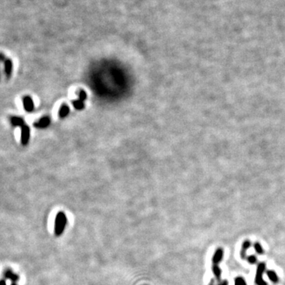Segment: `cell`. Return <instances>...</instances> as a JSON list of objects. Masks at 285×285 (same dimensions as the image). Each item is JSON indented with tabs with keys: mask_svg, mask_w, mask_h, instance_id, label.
Listing matches in <instances>:
<instances>
[{
	"mask_svg": "<svg viewBox=\"0 0 285 285\" xmlns=\"http://www.w3.org/2000/svg\"><path fill=\"white\" fill-rule=\"evenodd\" d=\"M72 104H73V106H74V109H77V110H82V109H84V107H85L84 102L82 101L79 100H79L72 101Z\"/></svg>",
	"mask_w": 285,
	"mask_h": 285,
	"instance_id": "obj_11",
	"label": "cell"
},
{
	"mask_svg": "<svg viewBox=\"0 0 285 285\" xmlns=\"http://www.w3.org/2000/svg\"><path fill=\"white\" fill-rule=\"evenodd\" d=\"M250 246H251V243L249 240H246L245 242H243V244H242V249H241V252H240L242 258L247 259V257L246 256V251H247V249L250 247Z\"/></svg>",
	"mask_w": 285,
	"mask_h": 285,
	"instance_id": "obj_8",
	"label": "cell"
},
{
	"mask_svg": "<svg viewBox=\"0 0 285 285\" xmlns=\"http://www.w3.org/2000/svg\"><path fill=\"white\" fill-rule=\"evenodd\" d=\"M222 258H223V250L222 248H218L212 257L213 265H218L222 260Z\"/></svg>",
	"mask_w": 285,
	"mask_h": 285,
	"instance_id": "obj_6",
	"label": "cell"
},
{
	"mask_svg": "<svg viewBox=\"0 0 285 285\" xmlns=\"http://www.w3.org/2000/svg\"><path fill=\"white\" fill-rule=\"evenodd\" d=\"M266 266L265 263H260L257 266L255 277V283H257V285H268V283L263 280V274L266 271Z\"/></svg>",
	"mask_w": 285,
	"mask_h": 285,
	"instance_id": "obj_2",
	"label": "cell"
},
{
	"mask_svg": "<svg viewBox=\"0 0 285 285\" xmlns=\"http://www.w3.org/2000/svg\"><path fill=\"white\" fill-rule=\"evenodd\" d=\"M69 112H70L69 107H68L67 105L63 104L62 106H60V108H59V117H60V118L63 119V118H65V117H66L68 114H69Z\"/></svg>",
	"mask_w": 285,
	"mask_h": 285,
	"instance_id": "obj_9",
	"label": "cell"
},
{
	"mask_svg": "<svg viewBox=\"0 0 285 285\" xmlns=\"http://www.w3.org/2000/svg\"><path fill=\"white\" fill-rule=\"evenodd\" d=\"M234 285H246V283L242 277H237L234 280Z\"/></svg>",
	"mask_w": 285,
	"mask_h": 285,
	"instance_id": "obj_17",
	"label": "cell"
},
{
	"mask_svg": "<svg viewBox=\"0 0 285 285\" xmlns=\"http://www.w3.org/2000/svg\"><path fill=\"white\" fill-rule=\"evenodd\" d=\"M30 136V129L28 125L25 124L22 127V134H21V143L22 145L25 146L28 144Z\"/></svg>",
	"mask_w": 285,
	"mask_h": 285,
	"instance_id": "obj_3",
	"label": "cell"
},
{
	"mask_svg": "<svg viewBox=\"0 0 285 285\" xmlns=\"http://www.w3.org/2000/svg\"><path fill=\"white\" fill-rule=\"evenodd\" d=\"M219 285H228V283L227 280H224V281H222Z\"/></svg>",
	"mask_w": 285,
	"mask_h": 285,
	"instance_id": "obj_19",
	"label": "cell"
},
{
	"mask_svg": "<svg viewBox=\"0 0 285 285\" xmlns=\"http://www.w3.org/2000/svg\"><path fill=\"white\" fill-rule=\"evenodd\" d=\"M247 260L249 264H252V265H254V264H255L256 262H257V257H256V256H254V255L249 256V257H247Z\"/></svg>",
	"mask_w": 285,
	"mask_h": 285,
	"instance_id": "obj_18",
	"label": "cell"
},
{
	"mask_svg": "<svg viewBox=\"0 0 285 285\" xmlns=\"http://www.w3.org/2000/svg\"><path fill=\"white\" fill-rule=\"evenodd\" d=\"M4 69H5L6 75L7 76V78H10L13 70V63L10 59H6L4 61Z\"/></svg>",
	"mask_w": 285,
	"mask_h": 285,
	"instance_id": "obj_7",
	"label": "cell"
},
{
	"mask_svg": "<svg viewBox=\"0 0 285 285\" xmlns=\"http://www.w3.org/2000/svg\"><path fill=\"white\" fill-rule=\"evenodd\" d=\"M11 285H16V284H15V283H12V284H11Z\"/></svg>",
	"mask_w": 285,
	"mask_h": 285,
	"instance_id": "obj_21",
	"label": "cell"
},
{
	"mask_svg": "<svg viewBox=\"0 0 285 285\" xmlns=\"http://www.w3.org/2000/svg\"><path fill=\"white\" fill-rule=\"evenodd\" d=\"M254 249H255L256 252L258 254H264V250L262 249V246L259 242H255L254 243Z\"/></svg>",
	"mask_w": 285,
	"mask_h": 285,
	"instance_id": "obj_14",
	"label": "cell"
},
{
	"mask_svg": "<svg viewBox=\"0 0 285 285\" xmlns=\"http://www.w3.org/2000/svg\"><path fill=\"white\" fill-rule=\"evenodd\" d=\"M10 122H11L12 125L14 126H18V127L22 128V126L25 125L23 119L18 117H10Z\"/></svg>",
	"mask_w": 285,
	"mask_h": 285,
	"instance_id": "obj_10",
	"label": "cell"
},
{
	"mask_svg": "<svg viewBox=\"0 0 285 285\" xmlns=\"http://www.w3.org/2000/svg\"><path fill=\"white\" fill-rule=\"evenodd\" d=\"M267 275L269 277V280H271L273 283H277L279 280L278 277H277V273H276L275 271H272V270H269L267 271Z\"/></svg>",
	"mask_w": 285,
	"mask_h": 285,
	"instance_id": "obj_12",
	"label": "cell"
},
{
	"mask_svg": "<svg viewBox=\"0 0 285 285\" xmlns=\"http://www.w3.org/2000/svg\"><path fill=\"white\" fill-rule=\"evenodd\" d=\"M66 224V216H65L64 213L60 211L56 215V222H55V234H56V236H59L63 232Z\"/></svg>",
	"mask_w": 285,
	"mask_h": 285,
	"instance_id": "obj_1",
	"label": "cell"
},
{
	"mask_svg": "<svg viewBox=\"0 0 285 285\" xmlns=\"http://www.w3.org/2000/svg\"><path fill=\"white\" fill-rule=\"evenodd\" d=\"M212 271L215 277H216V279H217V280H220L221 275H222V271H221L220 268L218 266V265H213Z\"/></svg>",
	"mask_w": 285,
	"mask_h": 285,
	"instance_id": "obj_13",
	"label": "cell"
},
{
	"mask_svg": "<svg viewBox=\"0 0 285 285\" xmlns=\"http://www.w3.org/2000/svg\"><path fill=\"white\" fill-rule=\"evenodd\" d=\"M1 285H6V283L4 280H2V282H1Z\"/></svg>",
	"mask_w": 285,
	"mask_h": 285,
	"instance_id": "obj_20",
	"label": "cell"
},
{
	"mask_svg": "<svg viewBox=\"0 0 285 285\" xmlns=\"http://www.w3.org/2000/svg\"><path fill=\"white\" fill-rule=\"evenodd\" d=\"M5 275H6V277H7V278H9L10 280H12L13 281H17V280H18V277H17V276L15 275V274H14L13 272H10V271H9V272H6Z\"/></svg>",
	"mask_w": 285,
	"mask_h": 285,
	"instance_id": "obj_15",
	"label": "cell"
},
{
	"mask_svg": "<svg viewBox=\"0 0 285 285\" xmlns=\"http://www.w3.org/2000/svg\"><path fill=\"white\" fill-rule=\"evenodd\" d=\"M22 103H23L24 109L27 112H32L34 110V104H33V101L31 97H30V96L24 97Z\"/></svg>",
	"mask_w": 285,
	"mask_h": 285,
	"instance_id": "obj_4",
	"label": "cell"
},
{
	"mask_svg": "<svg viewBox=\"0 0 285 285\" xmlns=\"http://www.w3.org/2000/svg\"><path fill=\"white\" fill-rule=\"evenodd\" d=\"M50 124H51V120H50L49 117H44L38 120L36 122H35L33 125L36 129H45V128H48Z\"/></svg>",
	"mask_w": 285,
	"mask_h": 285,
	"instance_id": "obj_5",
	"label": "cell"
},
{
	"mask_svg": "<svg viewBox=\"0 0 285 285\" xmlns=\"http://www.w3.org/2000/svg\"><path fill=\"white\" fill-rule=\"evenodd\" d=\"M86 97H87V94H86V93L85 92V91L83 90H82L79 91V100L82 101H83V102H84L85 100L86 99Z\"/></svg>",
	"mask_w": 285,
	"mask_h": 285,
	"instance_id": "obj_16",
	"label": "cell"
}]
</instances>
